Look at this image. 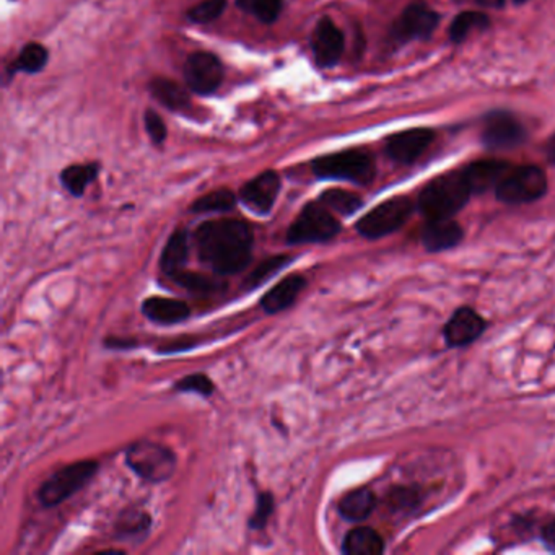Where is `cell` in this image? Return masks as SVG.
<instances>
[{"label":"cell","instance_id":"cell-3","mask_svg":"<svg viewBox=\"0 0 555 555\" xmlns=\"http://www.w3.org/2000/svg\"><path fill=\"white\" fill-rule=\"evenodd\" d=\"M317 178L344 179L360 186H367L377 175L375 160L365 150H344L319 157L313 161Z\"/></svg>","mask_w":555,"mask_h":555},{"label":"cell","instance_id":"cell-20","mask_svg":"<svg viewBox=\"0 0 555 555\" xmlns=\"http://www.w3.org/2000/svg\"><path fill=\"white\" fill-rule=\"evenodd\" d=\"M189 258L188 231L179 229L169 237L165 248L160 256V269L169 278H176L183 270H186Z\"/></svg>","mask_w":555,"mask_h":555},{"label":"cell","instance_id":"cell-18","mask_svg":"<svg viewBox=\"0 0 555 555\" xmlns=\"http://www.w3.org/2000/svg\"><path fill=\"white\" fill-rule=\"evenodd\" d=\"M142 313L157 324L169 326L186 321L191 317V308L178 298L149 297L142 303Z\"/></svg>","mask_w":555,"mask_h":555},{"label":"cell","instance_id":"cell-8","mask_svg":"<svg viewBox=\"0 0 555 555\" xmlns=\"http://www.w3.org/2000/svg\"><path fill=\"white\" fill-rule=\"evenodd\" d=\"M547 191L545 173L537 167L528 165L510 169L505 178L496 188V196L500 202L510 206L529 204L543 198Z\"/></svg>","mask_w":555,"mask_h":555},{"label":"cell","instance_id":"cell-19","mask_svg":"<svg viewBox=\"0 0 555 555\" xmlns=\"http://www.w3.org/2000/svg\"><path fill=\"white\" fill-rule=\"evenodd\" d=\"M508 171L510 167L496 160L476 161L463 169L473 194H484L489 189L496 188Z\"/></svg>","mask_w":555,"mask_h":555},{"label":"cell","instance_id":"cell-37","mask_svg":"<svg viewBox=\"0 0 555 555\" xmlns=\"http://www.w3.org/2000/svg\"><path fill=\"white\" fill-rule=\"evenodd\" d=\"M144 122H145V129L149 132L150 139L153 140L155 144H161L163 140L167 139V126L155 111L149 109L144 116Z\"/></svg>","mask_w":555,"mask_h":555},{"label":"cell","instance_id":"cell-10","mask_svg":"<svg viewBox=\"0 0 555 555\" xmlns=\"http://www.w3.org/2000/svg\"><path fill=\"white\" fill-rule=\"evenodd\" d=\"M525 140V128L508 113H494L484 122L482 142L489 149H515Z\"/></svg>","mask_w":555,"mask_h":555},{"label":"cell","instance_id":"cell-22","mask_svg":"<svg viewBox=\"0 0 555 555\" xmlns=\"http://www.w3.org/2000/svg\"><path fill=\"white\" fill-rule=\"evenodd\" d=\"M342 552L348 555H381L385 541L373 528L358 526L348 531L342 543Z\"/></svg>","mask_w":555,"mask_h":555},{"label":"cell","instance_id":"cell-6","mask_svg":"<svg viewBox=\"0 0 555 555\" xmlns=\"http://www.w3.org/2000/svg\"><path fill=\"white\" fill-rule=\"evenodd\" d=\"M340 223L321 202H309L287 231L288 245L326 243L340 233Z\"/></svg>","mask_w":555,"mask_h":555},{"label":"cell","instance_id":"cell-11","mask_svg":"<svg viewBox=\"0 0 555 555\" xmlns=\"http://www.w3.org/2000/svg\"><path fill=\"white\" fill-rule=\"evenodd\" d=\"M487 329V321L469 307L457 308L443 329L449 348H466L481 338Z\"/></svg>","mask_w":555,"mask_h":555},{"label":"cell","instance_id":"cell-13","mask_svg":"<svg viewBox=\"0 0 555 555\" xmlns=\"http://www.w3.org/2000/svg\"><path fill=\"white\" fill-rule=\"evenodd\" d=\"M440 23V15L422 4L409 5L393 27V36L397 41L428 38Z\"/></svg>","mask_w":555,"mask_h":555},{"label":"cell","instance_id":"cell-30","mask_svg":"<svg viewBox=\"0 0 555 555\" xmlns=\"http://www.w3.org/2000/svg\"><path fill=\"white\" fill-rule=\"evenodd\" d=\"M422 496L417 487L397 486L393 487L387 496V504L393 512H412L420 505Z\"/></svg>","mask_w":555,"mask_h":555},{"label":"cell","instance_id":"cell-5","mask_svg":"<svg viewBox=\"0 0 555 555\" xmlns=\"http://www.w3.org/2000/svg\"><path fill=\"white\" fill-rule=\"evenodd\" d=\"M126 465L144 481L160 484L168 481L176 469V457L169 448L142 440L128 448Z\"/></svg>","mask_w":555,"mask_h":555},{"label":"cell","instance_id":"cell-34","mask_svg":"<svg viewBox=\"0 0 555 555\" xmlns=\"http://www.w3.org/2000/svg\"><path fill=\"white\" fill-rule=\"evenodd\" d=\"M173 280L178 284L179 287L186 288L192 293H212L220 288V284H217L215 280L206 278L202 274L189 272V270H183L176 278H173Z\"/></svg>","mask_w":555,"mask_h":555},{"label":"cell","instance_id":"cell-35","mask_svg":"<svg viewBox=\"0 0 555 555\" xmlns=\"http://www.w3.org/2000/svg\"><path fill=\"white\" fill-rule=\"evenodd\" d=\"M276 510V500L270 492H261L256 498V508L249 518V528L254 531H262L269 523V518Z\"/></svg>","mask_w":555,"mask_h":555},{"label":"cell","instance_id":"cell-7","mask_svg":"<svg viewBox=\"0 0 555 555\" xmlns=\"http://www.w3.org/2000/svg\"><path fill=\"white\" fill-rule=\"evenodd\" d=\"M414 204L409 198H393L381 202L360 218L356 225L358 233L367 239H379L395 233L412 215Z\"/></svg>","mask_w":555,"mask_h":555},{"label":"cell","instance_id":"cell-27","mask_svg":"<svg viewBox=\"0 0 555 555\" xmlns=\"http://www.w3.org/2000/svg\"><path fill=\"white\" fill-rule=\"evenodd\" d=\"M319 202L340 215H352L363 206L362 199L358 198L357 194L344 189H327L319 196Z\"/></svg>","mask_w":555,"mask_h":555},{"label":"cell","instance_id":"cell-38","mask_svg":"<svg viewBox=\"0 0 555 555\" xmlns=\"http://www.w3.org/2000/svg\"><path fill=\"white\" fill-rule=\"evenodd\" d=\"M541 537L544 541V544L555 551V518L551 520L549 523H545L541 529Z\"/></svg>","mask_w":555,"mask_h":555},{"label":"cell","instance_id":"cell-39","mask_svg":"<svg viewBox=\"0 0 555 555\" xmlns=\"http://www.w3.org/2000/svg\"><path fill=\"white\" fill-rule=\"evenodd\" d=\"M105 346L108 348H134L137 342L132 339L111 338L105 340Z\"/></svg>","mask_w":555,"mask_h":555},{"label":"cell","instance_id":"cell-42","mask_svg":"<svg viewBox=\"0 0 555 555\" xmlns=\"http://www.w3.org/2000/svg\"><path fill=\"white\" fill-rule=\"evenodd\" d=\"M516 4H525L528 0H515Z\"/></svg>","mask_w":555,"mask_h":555},{"label":"cell","instance_id":"cell-23","mask_svg":"<svg viewBox=\"0 0 555 555\" xmlns=\"http://www.w3.org/2000/svg\"><path fill=\"white\" fill-rule=\"evenodd\" d=\"M152 528V518L144 510L129 508L121 513L116 521V535L122 541H130L139 544L147 539Z\"/></svg>","mask_w":555,"mask_h":555},{"label":"cell","instance_id":"cell-4","mask_svg":"<svg viewBox=\"0 0 555 555\" xmlns=\"http://www.w3.org/2000/svg\"><path fill=\"white\" fill-rule=\"evenodd\" d=\"M98 471V463L85 459L72 463L69 466L60 467L58 473L44 481L38 489V498L44 508H54L75 496L79 490L89 484Z\"/></svg>","mask_w":555,"mask_h":555},{"label":"cell","instance_id":"cell-14","mask_svg":"<svg viewBox=\"0 0 555 555\" xmlns=\"http://www.w3.org/2000/svg\"><path fill=\"white\" fill-rule=\"evenodd\" d=\"M434 139L435 136L430 129L404 130L387 139V153L397 163H412L430 147Z\"/></svg>","mask_w":555,"mask_h":555},{"label":"cell","instance_id":"cell-41","mask_svg":"<svg viewBox=\"0 0 555 555\" xmlns=\"http://www.w3.org/2000/svg\"><path fill=\"white\" fill-rule=\"evenodd\" d=\"M545 153H547V159L551 163H555V136H552L547 145H545Z\"/></svg>","mask_w":555,"mask_h":555},{"label":"cell","instance_id":"cell-2","mask_svg":"<svg viewBox=\"0 0 555 555\" xmlns=\"http://www.w3.org/2000/svg\"><path fill=\"white\" fill-rule=\"evenodd\" d=\"M473 191L463 171H453L430 181L418 196V210L428 220L451 218L467 204Z\"/></svg>","mask_w":555,"mask_h":555},{"label":"cell","instance_id":"cell-33","mask_svg":"<svg viewBox=\"0 0 555 555\" xmlns=\"http://www.w3.org/2000/svg\"><path fill=\"white\" fill-rule=\"evenodd\" d=\"M175 391L208 397L214 395L215 385L206 373H191L188 377L181 378L175 383Z\"/></svg>","mask_w":555,"mask_h":555},{"label":"cell","instance_id":"cell-36","mask_svg":"<svg viewBox=\"0 0 555 555\" xmlns=\"http://www.w3.org/2000/svg\"><path fill=\"white\" fill-rule=\"evenodd\" d=\"M227 9V0H204L188 12V19L194 23H210Z\"/></svg>","mask_w":555,"mask_h":555},{"label":"cell","instance_id":"cell-25","mask_svg":"<svg viewBox=\"0 0 555 555\" xmlns=\"http://www.w3.org/2000/svg\"><path fill=\"white\" fill-rule=\"evenodd\" d=\"M98 176V167L90 163V165H72L69 168L64 169L60 175V181L64 188L69 191L72 196L80 198L83 196L85 189L89 188L90 183L95 181Z\"/></svg>","mask_w":555,"mask_h":555},{"label":"cell","instance_id":"cell-9","mask_svg":"<svg viewBox=\"0 0 555 555\" xmlns=\"http://www.w3.org/2000/svg\"><path fill=\"white\" fill-rule=\"evenodd\" d=\"M184 79L192 91L199 95H210L223 80L222 62L210 52H194L186 60Z\"/></svg>","mask_w":555,"mask_h":555},{"label":"cell","instance_id":"cell-1","mask_svg":"<svg viewBox=\"0 0 555 555\" xmlns=\"http://www.w3.org/2000/svg\"><path fill=\"white\" fill-rule=\"evenodd\" d=\"M194 241L204 266L218 276H233L248 268L254 233L251 225L243 220L222 218L199 225Z\"/></svg>","mask_w":555,"mask_h":555},{"label":"cell","instance_id":"cell-21","mask_svg":"<svg viewBox=\"0 0 555 555\" xmlns=\"http://www.w3.org/2000/svg\"><path fill=\"white\" fill-rule=\"evenodd\" d=\"M377 496L370 489H356L348 492V496H342L339 502V515L352 523L365 521L377 508Z\"/></svg>","mask_w":555,"mask_h":555},{"label":"cell","instance_id":"cell-12","mask_svg":"<svg viewBox=\"0 0 555 555\" xmlns=\"http://www.w3.org/2000/svg\"><path fill=\"white\" fill-rule=\"evenodd\" d=\"M280 192V176L276 171H264L246 183L239 191V199L253 212L266 215L269 214Z\"/></svg>","mask_w":555,"mask_h":555},{"label":"cell","instance_id":"cell-40","mask_svg":"<svg viewBox=\"0 0 555 555\" xmlns=\"http://www.w3.org/2000/svg\"><path fill=\"white\" fill-rule=\"evenodd\" d=\"M476 2L489 9H502L505 5V0H476Z\"/></svg>","mask_w":555,"mask_h":555},{"label":"cell","instance_id":"cell-24","mask_svg":"<svg viewBox=\"0 0 555 555\" xmlns=\"http://www.w3.org/2000/svg\"><path fill=\"white\" fill-rule=\"evenodd\" d=\"M153 98L169 109H183L189 105V95L179 83L168 79H155L150 83Z\"/></svg>","mask_w":555,"mask_h":555},{"label":"cell","instance_id":"cell-16","mask_svg":"<svg viewBox=\"0 0 555 555\" xmlns=\"http://www.w3.org/2000/svg\"><path fill=\"white\" fill-rule=\"evenodd\" d=\"M465 238V230L453 218L428 220L422 231V245L430 253H442L457 248Z\"/></svg>","mask_w":555,"mask_h":555},{"label":"cell","instance_id":"cell-31","mask_svg":"<svg viewBox=\"0 0 555 555\" xmlns=\"http://www.w3.org/2000/svg\"><path fill=\"white\" fill-rule=\"evenodd\" d=\"M48 62V51L38 43H30L21 50L19 59L15 62V70H23L27 74L40 72Z\"/></svg>","mask_w":555,"mask_h":555},{"label":"cell","instance_id":"cell-32","mask_svg":"<svg viewBox=\"0 0 555 555\" xmlns=\"http://www.w3.org/2000/svg\"><path fill=\"white\" fill-rule=\"evenodd\" d=\"M239 9L253 13L262 23L278 20L284 0H237Z\"/></svg>","mask_w":555,"mask_h":555},{"label":"cell","instance_id":"cell-29","mask_svg":"<svg viewBox=\"0 0 555 555\" xmlns=\"http://www.w3.org/2000/svg\"><path fill=\"white\" fill-rule=\"evenodd\" d=\"M490 25V20L484 13L479 12H465L459 13L449 30V36L455 43H461L466 40L467 36L474 30H487Z\"/></svg>","mask_w":555,"mask_h":555},{"label":"cell","instance_id":"cell-28","mask_svg":"<svg viewBox=\"0 0 555 555\" xmlns=\"http://www.w3.org/2000/svg\"><path fill=\"white\" fill-rule=\"evenodd\" d=\"M237 206V196L230 189H217L198 199L191 212L194 214H212V212H229Z\"/></svg>","mask_w":555,"mask_h":555},{"label":"cell","instance_id":"cell-17","mask_svg":"<svg viewBox=\"0 0 555 555\" xmlns=\"http://www.w3.org/2000/svg\"><path fill=\"white\" fill-rule=\"evenodd\" d=\"M307 278L301 274H290L264 293V297L261 298V308L268 315H276L287 309L297 301L300 293L307 288Z\"/></svg>","mask_w":555,"mask_h":555},{"label":"cell","instance_id":"cell-15","mask_svg":"<svg viewBox=\"0 0 555 555\" xmlns=\"http://www.w3.org/2000/svg\"><path fill=\"white\" fill-rule=\"evenodd\" d=\"M313 51L317 66L332 67L344 52V35L329 17L321 19L313 36Z\"/></svg>","mask_w":555,"mask_h":555},{"label":"cell","instance_id":"cell-26","mask_svg":"<svg viewBox=\"0 0 555 555\" xmlns=\"http://www.w3.org/2000/svg\"><path fill=\"white\" fill-rule=\"evenodd\" d=\"M292 262H293V258L290 254H276V256L264 259L258 268L254 269L246 278L243 288L254 290V288L261 287L262 284L268 282L269 278H274L282 269L292 264Z\"/></svg>","mask_w":555,"mask_h":555}]
</instances>
